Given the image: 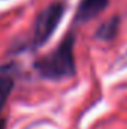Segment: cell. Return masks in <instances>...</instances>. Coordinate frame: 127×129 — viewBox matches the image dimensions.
<instances>
[{
	"label": "cell",
	"mask_w": 127,
	"mask_h": 129,
	"mask_svg": "<svg viewBox=\"0 0 127 129\" xmlns=\"http://www.w3.org/2000/svg\"><path fill=\"white\" fill-rule=\"evenodd\" d=\"M5 128H6V120L0 117V129H5Z\"/></svg>",
	"instance_id": "6"
},
{
	"label": "cell",
	"mask_w": 127,
	"mask_h": 129,
	"mask_svg": "<svg viewBox=\"0 0 127 129\" xmlns=\"http://www.w3.org/2000/svg\"><path fill=\"white\" fill-rule=\"evenodd\" d=\"M12 64H5L0 66V114L6 107V102L11 96L14 87H15V80H14V71Z\"/></svg>",
	"instance_id": "4"
},
{
	"label": "cell",
	"mask_w": 127,
	"mask_h": 129,
	"mask_svg": "<svg viewBox=\"0 0 127 129\" xmlns=\"http://www.w3.org/2000/svg\"><path fill=\"white\" fill-rule=\"evenodd\" d=\"M75 32H67L60 44L46 56L37 59L33 68L37 75L48 81H61L72 78L76 74V60H75Z\"/></svg>",
	"instance_id": "1"
},
{
	"label": "cell",
	"mask_w": 127,
	"mask_h": 129,
	"mask_svg": "<svg viewBox=\"0 0 127 129\" xmlns=\"http://www.w3.org/2000/svg\"><path fill=\"white\" fill-rule=\"evenodd\" d=\"M64 12H66L64 2H52L45 9H42L34 20L32 38H30L27 48L36 50V48H40L42 45H45L51 39L54 32L57 30L58 24L61 23Z\"/></svg>",
	"instance_id": "2"
},
{
	"label": "cell",
	"mask_w": 127,
	"mask_h": 129,
	"mask_svg": "<svg viewBox=\"0 0 127 129\" xmlns=\"http://www.w3.org/2000/svg\"><path fill=\"white\" fill-rule=\"evenodd\" d=\"M120 23H121V18L118 15H114L108 21L102 23L94 33L96 39L105 41V42H109V41L115 39L117 35H118V30H120Z\"/></svg>",
	"instance_id": "5"
},
{
	"label": "cell",
	"mask_w": 127,
	"mask_h": 129,
	"mask_svg": "<svg viewBox=\"0 0 127 129\" xmlns=\"http://www.w3.org/2000/svg\"><path fill=\"white\" fill-rule=\"evenodd\" d=\"M109 5V0H79L75 12V24H84L99 17Z\"/></svg>",
	"instance_id": "3"
}]
</instances>
